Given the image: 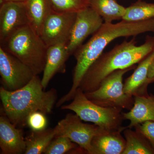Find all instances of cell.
Here are the masks:
<instances>
[{
  "instance_id": "8",
  "label": "cell",
  "mask_w": 154,
  "mask_h": 154,
  "mask_svg": "<svg viewBox=\"0 0 154 154\" xmlns=\"http://www.w3.org/2000/svg\"><path fill=\"white\" fill-rule=\"evenodd\" d=\"M0 75L3 87L9 91L23 88L35 75L28 66L1 46Z\"/></svg>"
},
{
  "instance_id": "17",
  "label": "cell",
  "mask_w": 154,
  "mask_h": 154,
  "mask_svg": "<svg viewBox=\"0 0 154 154\" xmlns=\"http://www.w3.org/2000/svg\"><path fill=\"white\" fill-rule=\"evenodd\" d=\"M29 25L40 36L45 23L54 11L50 0H26Z\"/></svg>"
},
{
  "instance_id": "10",
  "label": "cell",
  "mask_w": 154,
  "mask_h": 154,
  "mask_svg": "<svg viewBox=\"0 0 154 154\" xmlns=\"http://www.w3.org/2000/svg\"><path fill=\"white\" fill-rule=\"evenodd\" d=\"M102 17L91 7L76 14L71 33L67 44L71 55L79 48L88 36L96 33L103 24Z\"/></svg>"
},
{
  "instance_id": "15",
  "label": "cell",
  "mask_w": 154,
  "mask_h": 154,
  "mask_svg": "<svg viewBox=\"0 0 154 154\" xmlns=\"http://www.w3.org/2000/svg\"><path fill=\"white\" fill-rule=\"evenodd\" d=\"M154 59V50L139 63L133 73L125 79L124 91L131 96L148 94L147 87L151 84L148 78L149 67Z\"/></svg>"
},
{
  "instance_id": "26",
  "label": "cell",
  "mask_w": 154,
  "mask_h": 154,
  "mask_svg": "<svg viewBox=\"0 0 154 154\" xmlns=\"http://www.w3.org/2000/svg\"><path fill=\"white\" fill-rule=\"evenodd\" d=\"M148 78L151 84L154 82V59L149 68Z\"/></svg>"
},
{
  "instance_id": "18",
  "label": "cell",
  "mask_w": 154,
  "mask_h": 154,
  "mask_svg": "<svg viewBox=\"0 0 154 154\" xmlns=\"http://www.w3.org/2000/svg\"><path fill=\"white\" fill-rule=\"evenodd\" d=\"M55 127L41 131H32L25 138V154L44 153L49 144L56 136Z\"/></svg>"
},
{
  "instance_id": "11",
  "label": "cell",
  "mask_w": 154,
  "mask_h": 154,
  "mask_svg": "<svg viewBox=\"0 0 154 154\" xmlns=\"http://www.w3.org/2000/svg\"><path fill=\"white\" fill-rule=\"evenodd\" d=\"M29 25L25 1H5L0 8V42L2 43L20 28Z\"/></svg>"
},
{
  "instance_id": "23",
  "label": "cell",
  "mask_w": 154,
  "mask_h": 154,
  "mask_svg": "<svg viewBox=\"0 0 154 154\" xmlns=\"http://www.w3.org/2000/svg\"><path fill=\"white\" fill-rule=\"evenodd\" d=\"M79 146L69 138L64 136L56 137L49 144L45 154H64L71 152Z\"/></svg>"
},
{
  "instance_id": "13",
  "label": "cell",
  "mask_w": 154,
  "mask_h": 154,
  "mask_svg": "<svg viewBox=\"0 0 154 154\" xmlns=\"http://www.w3.org/2000/svg\"><path fill=\"white\" fill-rule=\"evenodd\" d=\"M126 127L118 129L103 128L91 141L92 154H122L126 140L121 134Z\"/></svg>"
},
{
  "instance_id": "24",
  "label": "cell",
  "mask_w": 154,
  "mask_h": 154,
  "mask_svg": "<svg viewBox=\"0 0 154 154\" xmlns=\"http://www.w3.org/2000/svg\"><path fill=\"white\" fill-rule=\"evenodd\" d=\"M46 114L40 111L31 113L27 119V125L32 131H41L46 128L47 120Z\"/></svg>"
},
{
  "instance_id": "27",
  "label": "cell",
  "mask_w": 154,
  "mask_h": 154,
  "mask_svg": "<svg viewBox=\"0 0 154 154\" xmlns=\"http://www.w3.org/2000/svg\"><path fill=\"white\" fill-rule=\"evenodd\" d=\"M5 1H25L26 0H5Z\"/></svg>"
},
{
  "instance_id": "25",
  "label": "cell",
  "mask_w": 154,
  "mask_h": 154,
  "mask_svg": "<svg viewBox=\"0 0 154 154\" xmlns=\"http://www.w3.org/2000/svg\"><path fill=\"white\" fill-rule=\"evenodd\" d=\"M134 128L135 130L143 135L154 149V122H144L136 125Z\"/></svg>"
},
{
  "instance_id": "6",
  "label": "cell",
  "mask_w": 154,
  "mask_h": 154,
  "mask_svg": "<svg viewBox=\"0 0 154 154\" xmlns=\"http://www.w3.org/2000/svg\"><path fill=\"white\" fill-rule=\"evenodd\" d=\"M136 68L135 65L114 71L103 79L95 91L85 93L86 96L92 102L102 107L130 110L134 105V98L125 93L123 77L125 74Z\"/></svg>"
},
{
  "instance_id": "3",
  "label": "cell",
  "mask_w": 154,
  "mask_h": 154,
  "mask_svg": "<svg viewBox=\"0 0 154 154\" xmlns=\"http://www.w3.org/2000/svg\"><path fill=\"white\" fill-rule=\"evenodd\" d=\"M134 38L103 53L88 70L79 86L85 93L99 88L103 79L111 72L139 63L154 50V36H147L142 45L137 46Z\"/></svg>"
},
{
  "instance_id": "22",
  "label": "cell",
  "mask_w": 154,
  "mask_h": 154,
  "mask_svg": "<svg viewBox=\"0 0 154 154\" xmlns=\"http://www.w3.org/2000/svg\"><path fill=\"white\" fill-rule=\"evenodd\" d=\"M54 11L77 13L90 7V0H50Z\"/></svg>"
},
{
  "instance_id": "21",
  "label": "cell",
  "mask_w": 154,
  "mask_h": 154,
  "mask_svg": "<svg viewBox=\"0 0 154 154\" xmlns=\"http://www.w3.org/2000/svg\"><path fill=\"white\" fill-rule=\"evenodd\" d=\"M154 18V4L138 0L126 8L122 20L128 22H140Z\"/></svg>"
},
{
  "instance_id": "9",
  "label": "cell",
  "mask_w": 154,
  "mask_h": 154,
  "mask_svg": "<svg viewBox=\"0 0 154 154\" xmlns=\"http://www.w3.org/2000/svg\"><path fill=\"white\" fill-rule=\"evenodd\" d=\"M76 14L53 11L46 19L40 36L47 47L68 42Z\"/></svg>"
},
{
  "instance_id": "2",
  "label": "cell",
  "mask_w": 154,
  "mask_h": 154,
  "mask_svg": "<svg viewBox=\"0 0 154 154\" xmlns=\"http://www.w3.org/2000/svg\"><path fill=\"white\" fill-rule=\"evenodd\" d=\"M45 90L38 75H34L26 85L17 91L1 87V110L16 127L25 126L31 113L40 111L47 114L52 112L57 103V91L53 88Z\"/></svg>"
},
{
  "instance_id": "4",
  "label": "cell",
  "mask_w": 154,
  "mask_h": 154,
  "mask_svg": "<svg viewBox=\"0 0 154 154\" xmlns=\"http://www.w3.org/2000/svg\"><path fill=\"white\" fill-rule=\"evenodd\" d=\"M0 46L28 66L35 75L43 72L48 47L29 25L17 30Z\"/></svg>"
},
{
  "instance_id": "20",
  "label": "cell",
  "mask_w": 154,
  "mask_h": 154,
  "mask_svg": "<svg viewBox=\"0 0 154 154\" xmlns=\"http://www.w3.org/2000/svg\"><path fill=\"white\" fill-rule=\"evenodd\" d=\"M123 132L126 146L122 154H154L151 144L140 132L127 127Z\"/></svg>"
},
{
  "instance_id": "14",
  "label": "cell",
  "mask_w": 154,
  "mask_h": 154,
  "mask_svg": "<svg viewBox=\"0 0 154 154\" xmlns=\"http://www.w3.org/2000/svg\"><path fill=\"white\" fill-rule=\"evenodd\" d=\"M67 42L57 43L48 47L45 66L41 79L44 89L56 74L66 71V62L70 54L67 47Z\"/></svg>"
},
{
  "instance_id": "12",
  "label": "cell",
  "mask_w": 154,
  "mask_h": 154,
  "mask_svg": "<svg viewBox=\"0 0 154 154\" xmlns=\"http://www.w3.org/2000/svg\"><path fill=\"white\" fill-rule=\"evenodd\" d=\"M1 111L0 148L2 154H25V138L21 129L17 128Z\"/></svg>"
},
{
  "instance_id": "19",
  "label": "cell",
  "mask_w": 154,
  "mask_h": 154,
  "mask_svg": "<svg viewBox=\"0 0 154 154\" xmlns=\"http://www.w3.org/2000/svg\"><path fill=\"white\" fill-rule=\"evenodd\" d=\"M90 7L102 17L105 23L122 20L126 11V8L116 0H90Z\"/></svg>"
},
{
  "instance_id": "1",
  "label": "cell",
  "mask_w": 154,
  "mask_h": 154,
  "mask_svg": "<svg viewBox=\"0 0 154 154\" xmlns=\"http://www.w3.org/2000/svg\"><path fill=\"white\" fill-rule=\"evenodd\" d=\"M147 32H154V18L135 22L122 20L116 24L104 22L88 42L74 53L76 64L73 72L72 84L67 96L74 97L86 72L111 41L118 37L136 36Z\"/></svg>"
},
{
  "instance_id": "16",
  "label": "cell",
  "mask_w": 154,
  "mask_h": 154,
  "mask_svg": "<svg viewBox=\"0 0 154 154\" xmlns=\"http://www.w3.org/2000/svg\"><path fill=\"white\" fill-rule=\"evenodd\" d=\"M132 108L127 113H123L124 120L130 123L127 127L132 128L146 121L154 122V95L152 94L134 96Z\"/></svg>"
},
{
  "instance_id": "7",
  "label": "cell",
  "mask_w": 154,
  "mask_h": 154,
  "mask_svg": "<svg viewBox=\"0 0 154 154\" xmlns=\"http://www.w3.org/2000/svg\"><path fill=\"white\" fill-rule=\"evenodd\" d=\"M55 128L56 137L69 138L88 154H92L91 141L93 138L103 129L94 124L84 123L77 114L72 113L66 114L64 118L58 122Z\"/></svg>"
},
{
  "instance_id": "5",
  "label": "cell",
  "mask_w": 154,
  "mask_h": 154,
  "mask_svg": "<svg viewBox=\"0 0 154 154\" xmlns=\"http://www.w3.org/2000/svg\"><path fill=\"white\" fill-rule=\"evenodd\" d=\"M60 108L72 110L83 121L93 122L105 129H118L123 127L122 109L103 107L95 104L87 98L79 88L72 101L69 105H63Z\"/></svg>"
}]
</instances>
